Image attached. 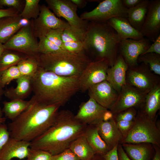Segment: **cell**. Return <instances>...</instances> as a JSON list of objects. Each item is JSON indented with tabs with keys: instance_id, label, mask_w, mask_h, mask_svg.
Wrapping results in <instances>:
<instances>
[{
	"instance_id": "obj_16",
	"label": "cell",
	"mask_w": 160,
	"mask_h": 160,
	"mask_svg": "<svg viewBox=\"0 0 160 160\" xmlns=\"http://www.w3.org/2000/svg\"><path fill=\"white\" fill-rule=\"evenodd\" d=\"M89 98L107 109L115 102L119 93L106 80L90 87L88 89Z\"/></svg>"
},
{
	"instance_id": "obj_20",
	"label": "cell",
	"mask_w": 160,
	"mask_h": 160,
	"mask_svg": "<svg viewBox=\"0 0 160 160\" xmlns=\"http://www.w3.org/2000/svg\"><path fill=\"white\" fill-rule=\"evenodd\" d=\"M30 142L11 137L0 151V160H11L14 158L22 159L27 157Z\"/></svg>"
},
{
	"instance_id": "obj_15",
	"label": "cell",
	"mask_w": 160,
	"mask_h": 160,
	"mask_svg": "<svg viewBox=\"0 0 160 160\" xmlns=\"http://www.w3.org/2000/svg\"><path fill=\"white\" fill-rule=\"evenodd\" d=\"M107 110L89 98L87 101L81 104L75 117L87 125H96L103 121L104 113Z\"/></svg>"
},
{
	"instance_id": "obj_40",
	"label": "cell",
	"mask_w": 160,
	"mask_h": 160,
	"mask_svg": "<svg viewBox=\"0 0 160 160\" xmlns=\"http://www.w3.org/2000/svg\"><path fill=\"white\" fill-rule=\"evenodd\" d=\"M50 160H80L68 148L61 152L52 155Z\"/></svg>"
},
{
	"instance_id": "obj_49",
	"label": "cell",
	"mask_w": 160,
	"mask_h": 160,
	"mask_svg": "<svg viewBox=\"0 0 160 160\" xmlns=\"http://www.w3.org/2000/svg\"><path fill=\"white\" fill-rule=\"evenodd\" d=\"M71 1L77 7L79 8H83L86 5L87 1L84 0H71Z\"/></svg>"
},
{
	"instance_id": "obj_26",
	"label": "cell",
	"mask_w": 160,
	"mask_h": 160,
	"mask_svg": "<svg viewBox=\"0 0 160 160\" xmlns=\"http://www.w3.org/2000/svg\"><path fill=\"white\" fill-rule=\"evenodd\" d=\"M69 148L80 160H92L96 154L87 142L84 133L71 142Z\"/></svg>"
},
{
	"instance_id": "obj_17",
	"label": "cell",
	"mask_w": 160,
	"mask_h": 160,
	"mask_svg": "<svg viewBox=\"0 0 160 160\" xmlns=\"http://www.w3.org/2000/svg\"><path fill=\"white\" fill-rule=\"evenodd\" d=\"M33 23L34 30L41 31L49 29H65L70 27L68 23L57 17L45 4L40 6L38 17Z\"/></svg>"
},
{
	"instance_id": "obj_22",
	"label": "cell",
	"mask_w": 160,
	"mask_h": 160,
	"mask_svg": "<svg viewBox=\"0 0 160 160\" xmlns=\"http://www.w3.org/2000/svg\"><path fill=\"white\" fill-rule=\"evenodd\" d=\"M28 20L17 16L0 19V42L4 44L22 27L29 23Z\"/></svg>"
},
{
	"instance_id": "obj_34",
	"label": "cell",
	"mask_w": 160,
	"mask_h": 160,
	"mask_svg": "<svg viewBox=\"0 0 160 160\" xmlns=\"http://www.w3.org/2000/svg\"><path fill=\"white\" fill-rule=\"evenodd\" d=\"M35 36L38 37L39 40L38 42L39 54H49L63 50L49 40L45 36L38 35Z\"/></svg>"
},
{
	"instance_id": "obj_33",
	"label": "cell",
	"mask_w": 160,
	"mask_h": 160,
	"mask_svg": "<svg viewBox=\"0 0 160 160\" xmlns=\"http://www.w3.org/2000/svg\"><path fill=\"white\" fill-rule=\"evenodd\" d=\"M39 0H25L24 8L19 15L22 18L29 20L36 19L40 12Z\"/></svg>"
},
{
	"instance_id": "obj_3",
	"label": "cell",
	"mask_w": 160,
	"mask_h": 160,
	"mask_svg": "<svg viewBox=\"0 0 160 160\" xmlns=\"http://www.w3.org/2000/svg\"><path fill=\"white\" fill-rule=\"evenodd\" d=\"M30 105L9 124L11 137L31 142L40 136L53 124L60 106L46 105L38 103L34 96Z\"/></svg>"
},
{
	"instance_id": "obj_6",
	"label": "cell",
	"mask_w": 160,
	"mask_h": 160,
	"mask_svg": "<svg viewBox=\"0 0 160 160\" xmlns=\"http://www.w3.org/2000/svg\"><path fill=\"white\" fill-rule=\"evenodd\" d=\"M149 143L160 147V130L156 123L138 110L133 124L119 144Z\"/></svg>"
},
{
	"instance_id": "obj_30",
	"label": "cell",
	"mask_w": 160,
	"mask_h": 160,
	"mask_svg": "<svg viewBox=\"0 0 160 160\" xmlns=\"http://www.w3.org/2000/svg\"><path fill=\"white\" fill-rule=\"evenodd\" d=\"M28 56L17 52L6 49L0 57V74L8 68L16 65Z\"/></svg>"
},
{
	"instance_id": "obj_38",
	"label": "cell",
	"mask_w": 160,
	"mask_h": 160,
	"mask_svg": "<svg viewBox=\"0 0 160 160\" xmlns=\"http://www.w3.org/2000/svg\"><path fill=\"white\" fill-rule=\"evenodd\" d=\"M137 111V109L136 108H129L113 115V118L116 122L121 120L134 121Z\"/></svg>"
},
{
	"instance_id": "obj_31",
	"label": "cell",
	"mask_w": 160,
	"mask_h": 160,
	"mask_svg": "<svg viewBox=\"0 0 160 160\" xmlns=\"http://www.w3.org/2000/svg\"><path fill=\"white\" fill-rule=\"evenodd\" d=\"M22 76L32 77L39 68L38 60L36 56H28L21 60L17 65Z\"/></svg>"
},
{
	"instance_id": "obj_11",
	"label": "cell",
	"mask_w": 160,
	"mask_h": 160,
	"mask_svg": "<svg viewBox=\"0 0 160 160\" xmlns=\"http://www.w3.org/2000/svg\"><path fill=\"white\" fill-rule=\"evenodd\" d=\"M147 94L126 83L121 88L117 100L109 110L114 115L132 107L141 109Z\"/></svg>"
},
{
	"instance_id": "obj_25",
	"label": "cell",
	"mask_w": 160,
	"mask_h": 160,
	"mask_svg": "<svg viewBox=\"0 0 160 160\" xmlns=\"http://www.w3.org/2000/svg\"><path fill=\"white\" fill-rule=\"evenodd\" d=\"M160 108V84L147 94L140 109L149 118L156 120V113Z\"/></svg>"
},
{
	"instance_id": "obj_42",
	"label": "cell",
	"mask_w": 160,
	"mask_h": 160,
	"mask_svg": "<svg viewBox=\"0 0 160 160\" xmlns=\"http://www.w3.org/2000/svg\"><path fill=\"white\" fill-rule=\"evenodd\" d=\"M116 122L117 127L123 138L130 130L133 124L134 121L121 120Z\"/></svg>"
},
{
	"instance_id": "obj_44",
	"label": "cell",
	"mask_w": 160,
	"mask_h": 160,
	"mask_svg": "<svg viewBox=\"0 0 160 160\" xmlns=\"http://www.w3.org/2000/svg\"><path fill=\"white\" fill-rule=\"evenodd\" d=\"M19 14V11L13 8L0 9V19L5 17L17 16Z\"/></svg>"
},
{
	"instance_id": "obj_28",
	"label": "cell",
	"mask_w": 160,
	"mask_h": 160,
	"mask_svg": "<svg viewBox=\"0 0 160 160\" xmlns=\"http://www.w3.org/2000/svg\"><path fill=\"white\" fill-rule=\"evenodd\" d=\"M150 1L142 0L135 7L128 9L127 19L135 29L140 31L148 12Z\"/></svg>"
},
{
	"instance_id": "obj_54",
	"label": "cell",
	"mask_w": 160,
	"mask_h": 160,
	"mask_svg": "<svg viewBox=\"0 0 160 160\" xmlns=\"http://www.w3.org/2000/svg\"><path fill=\"white\" fill-rule=\"evenodd\" d=\"M92 160H104L102 156L96 154Z\"/></svg>"
},
{
	"instance_id": "obj_4",
	"label": "cell",
	"mask_w": 160,
	"mask_h": 160,
	"mask_svg": "<svg viewBox=\"0 0 160 160\" xmlns=\"http://www.w3.org/2000/svg\"><path fill=\"white\" fill-rule=\"evenodd\" d=\"M122 40L106 21L89 22L83 41L84 52L93 57L92 61L104 59L111 67L115 63Z\"/></svg>"
},
{
	"instance_id": "obj_56",
	"label": "cell",
	"mask_w": 160,
	"mask_h": 160,
	"mask_svg": "<svg viewBox=\"0 0 160 160\" xmlns=\"http://www.w3.org/2000/svg\"></svg>"
},
{
	"instance_id": "obj_52",
	"label": "cell",
	"mask_w": 160,
	"mask_h": 160,
	"mask_svg": "<svg viewBox=\"0 0 160 160\" xmlns=\"http://www.w3.org/2000/svg\"><path fill=\"white\" fill-rule=\"evenodd\" d=\"M3 113L0 107V124L4 123L6 121V118L3 116Z\"/></svg>"
},
{
	"instance_id": "obj_12",
	"label": "cell",
	"mask_w": 160,
	"mask_h": 160,
	"mask_svg": "<svg viewBox=\"0 0 160 160\" xmlns=\"http://www.w3.org/2000/svg\"><path fill=\"white\" fill-rule=\"evenodd\" d=\"M110 67L108 62L104 59L91 62L79 76L80 90L85 92L91 86L105 80Z\"/></svg>"
},
{
	"instance_id": "obj_23",
	"label": "cell",
	"mask_w": 160,
	"mask_h": 160,
	"mask_svg": "<svg viewBox=\"0 0 160 160\" xmlns=\"http://www.w3.org/2000/svg\"><path fill=\"white\" fill-rule=\"evenodd\" d=\"M121 144L131 160H152L154 154L153 145L150 143H125Z\"/></svg>"
},
{
	"instance_id": "obj_36",
	"label": "cell",
	"mask_w": 160,
	"mask_h": 160,
	"mask_svg": "<svg viewBox=\"0 0 160 160\" xmlns=\"http://www.w3.org/2000/svg\"><path fill=\"white\" fill-rule=\"evenodd\" d=\"M22 76L17 65L8 68L0 74V78L4 87Z\"/></svg>"
},
{
	"instance_id": "obj_48",
	"label": "cell",
	"mask_w": 160,
	"mask_h": 160,
	"mask_svg": "<svg viewBox=\"0 0 160 160\" xmlns=\"http://www.w3.org/2000/svg\"><path fill=\"white\" fill-rule=\"evenodd\" d=\"M124 6L127 9L133 8L140 3L142 0H122Z\"/></svg>"
},
{
	"instance_id": "obj_18",
	"label": "cell",
	"mask_w": 160,
	"mask_h": 160,
	"mask_svg": "<svg viewBox=\"0 0 160 160\" xmlns=\"http://www.w3.org/2000/svg\"><path fill=\"white\" fill-rule=\"evenodd\" d=\"M128 66L122 55L118 54L113 65L107 72L106 80L119 94L122 87L126 84V76Z\"/></svg>"
},
{
	"instance_id": "obj_37",
	"label": "cell",
	"mask_w": 160,
	"mask_h": 160,
	"mask_svg": "<svg viewBox=\"0 0 160 160\" xmlns=\"http://www.w3.org/2000/svg\"><path fill=\"white\" fill-rule=\"evenodd\" d=\"M85 33H79L70 27L64 29L62 32L63 43L65 42H83Z\"/></svg>"
},
{
	"instance_id": "obj_1",
	"label": "cell",
	"mask_w": 160,
	"mask_h": 160,
	"mask_svg": "<svg viewBox=\"0 0 160 160\" xmlns=\"http://www.w3.org/2000/svg\"><path fill=\"white\" fill-rule=\"evenodd\" d=\"M87 125L76 120L70 111H59L52 125L30 142V148L46 151L52 155L68 148L71 142L83 134Z\"/></svg>"
},
{
	"instance_id": "obj_5",
	"label": "cell",
	"mask_w": 160,
	"mask_h": 160,
	"mask_svg": "<svg viewBox=\"0 0 160 160\" xmlns=\"http://www.w3.org/2000/svg\"><path fill=\"white\" fill-rule=\"evenodd\" d=\"M39 67L59 76H80L91 61L84 52L73 54L64 51L36 56Z\"/></svg>"
},
{
	"instance_id": "obj_27",
	"label": "cell",
	"mask_w": 160,
	"mask_h": 160,
	"mask_svg": "<svg viewBox=\"0 0 160 160\" xmlns=\"http://www.w3.org/2000/svg\"><path fill=\"white\" fill-rule=\"evenodd\" d=\"M84 134L96 154L102 156L110 150L100 137L96 125H87Z\"/></svg>"
},
{
	"instance_id": "obj_7",
	"label": "cell",
	"mask_w": 160,
	"mask_h": 160,
	"mask_svg": "<svg viewBox=\"0 0 160 160\" xmlns=\"http://www.w3.org/2000/svg\"><path fill=\"white\" fill-rule=\"evenodd\" d=\"M36 37L33 23L29 22L3 44L5 49L36 56L39 54L38 42Z\"/></svg>"
},
{
	"instance_id": "obj_43",
	"label": "cell",
	"mask_w": 160,
	"mask_h": 160,
	"mask_svg": "<svg viewBox=\"0 0 160 160\" xmlns=\"http://www.w3.org/2000/svg\"><path fill=\"white\" fill-rule=\"evenodd\" d=\"M21 2L19 0H0V4L15 9L19 11L21 6Z\"/></svg>"
},
{
	"instance_id": "obj_10",
	"label": "cell",
	"mask_w": 160,
	"mask_h": 160,
	"mask_svg": "<svg viewBox=\"0 0 160 160\" xmlns=\"http://www.w3.org/2000/svg\"><path fill=\"white\" fill-rule=\"evenodd\" d=\"M159 76L151 71L147 65L141 63L135 67L128 68L126 83L147 94L160 84Z\"/></svg>"
},
{
	"instance_id": "obj_45",
	"label": "cell",
	"mask_w": 160,
	"mask_h": 160,
	"mask_svg": "<svg viewBox=\"0 0 160 160\" xmlns=\"http://www.w3.org/2000/svg\"><path fill=\"white\" fill-rule=\"evenodd\" d=\"M117 145L104 155L102 156L104 160H119L118 146Z\"/></svg>"
},
{
	"instance_id": "obj_9",
	"label": "cell",
	"mask_w": 160,
	"mask_h": 160,
	"mask_svg": "<svg viewBox=\"0 0 160 160\" xmlns=\"http://www.w3.org/2000/svg\"><path fill=\"white\" fill-rule=\"evenodd\" d=\"M47 7L57 17H63L70 27L79 33H85L89 22L82 20L77 13V7L71 0H46Z\"/></svg>"
},
{
	"instance_id": "obj_19",
	"label": "cell",
	"mask_w": 160,
	"mask_h": 160,
	"mask_svg": "<svg viewBox=\"0 0 160 160\" xmlns=\"http://www.w3.org/2000/svg\"><path fill=\"white\" fill-rule=\"evenodd\" d=\"M96 126L100 137L110 150L122 140L123 136L113 117L109 121H102Z\"/></svg>"
},
{
	"instance_id": "obj_32",
	"label": "cell",
	"mask_w": 160,
	"mask_h": 160,
	"mask_svg": "<svg viewBox=\"0 0 160 160\" xmlns=\"http://www.w3.org/2000/svg\"><path fill=\"white\" fill-rule=\"evenodd\" d=\"M140 63L147 65L151 71L160 75V54L153 52L142 54L138 59V63Z\"/></svg>"
},
{
	"instance_id": "obj_35",
	"label": "cell",
	"mask_w": 160,
	"mask_h": 160,
	"mask_svg": "<svg viewBox=\"0 0 160 160\" xmlns=\"http://www.w3.org/2000/svg\"><path fill=\"white\" fill-rule=\"evenodd\" d=\"M63 29H49L41 31H34L35 36H45L49 40L62 49V35Z\"/></svg>"
},
{
	"instance_id": "obj_51",
	"label": "cell",
	"mask_w": 160,
	"mask_h": 160,
	"mask_svg": "<svg viewBox=\"0 0 160 160\" xmlns=\"http://www.w3.org/2000/svg\"><path fill=\"white\" fill-rule=\"evenodd\" d=\"M113 117V114L109 110H107L105 113L104 117V121H107L109 120Z\"/></svg>"
},
{
	"instance_id": "obj_53",
	"label": "cell",
	"mask_w": 160,
	"mask_h": 160,
	"mask_svg": "<svg viewBox=\"0 0 160 160\" xmlns=\"http://www.w3.org/2000/svg\"><path fill=\"white\" fill-rule=\"evenodd\" d=\"M4 87L0 78V98L4 95V90L3 88Z\"/></svg>"
},
{
	"instance_id": "obj_14",
	"label": "cell",
	"mask_w": 160,
	"mask_h": 160,
	"mask_svg": "<svg viewBox=\"0 0 160 160\" xmlns=\"http://www.w3.org/2000/svg\"><path fill=\"white\" fill-rule=\"evenodd\" d=\"M143 37L154 42L160 35V0L150 1L148 10L140 31Z\"/></svg>"
},
{
	"instance_id": "obj_2",
	"label": "cell",
	"mask_w": 160,
	"mask_h": 160,
	"mask_svg": "<svg viewBox=\"0 0 160 160\" xmlns=\"http://www.w3.org/2000/svg\"><path fill=\"white\" fill-rule=\"evenodd\" d=\"M79 76H61L39 67L31 77L33 96L43 105L63 106L80 90Z\"/></svg>"
},
{
	"instance_id": "obj_47",
	"label": "cell",
	"mask_w": 160,
	"mask_h": 160,
	"mask_svg": "<svg viewBox=\"0 0 160 160\" xmlns=\"http://www.w3.org/2000/svg\"><path fill=\"white\" fill-rule=\"evenodd\" d=\"M118 153L119 160H131L127 154L121 144H119L118 146Z\"/></svg>"
},
{
	"instance_id": "obj_8",
	"label": "cell",
	"mask_w": 160,
	"mask_h": 160,
	"mask_svg": "<svg viewBox=\"0 0 160 160\" xmlns=\"http://www.w3.org/2000/svg\"><path fill=\"white\" fill-rule=\"evenodd\" d=\"M128 9L122 0H105L101 1L93 10L82 13L80 17L88 22H106L113 17H127Z\"/></svg>"
},
{
	"instance_id": "obj_46",
	"label": "cell",
	"mask_w": 160,
	"mask_h": 160,
	"mask_svg": "<svg viewBox=\"0 0 160 160\" xmlns=\"http://www.w3.org/2000/svg\"><path fill=\"white\" fill-rule=\"evenodd\" d=\"M151 52L160 54V35L154 41L153 44H151L148 49L143 54Z\"/></svg>"
},
{
	"instance_id": "obj_24",
	"label": "cell",
	"mask_w": 160,
	"mask_h": 160,
	"mask_svg": "<svg viewBox=\"0 0 160 160\" xmlns=\"http://www.w3.org/2000/svg\"><path fill=\"white\" fill-rule=\"evenodd\" d=\"M31 77L29 76H21L16 80V87L6 88L4 91V95L10 100H24L32 91Z\"/></svg>"
},
{
	"instance_id": "obj_41",
	"label": "cell",
	"mask_w": 160,
	"mask_h": 160,
	"mask_svg": "<svg viewBox=\"0 0 160 160\" xmlns=\"http://www.w3.org/2000/svg\"><path fill=\"white\" fill-rule=\"evenodd\" d=\"M11 138L8 127L4 123L0 124V151Z\"/></svg>"
},
{
	"instance_id": "obj_39",
	"label": "cell",
	"mask_w": 160,
	"mask_h": 160,
	"mask_svg": "<svg viewBox=\"0 0 160 160\" xmlns=\"http://www.w3.org/2000/svg\"><path fill=\"white\" fill-rule=\"evenodd\" d=\"M52 156L46 151L30 148L26 160H50Z\"/></svg>"
},
{
	"instance_id": "obj_29",
	"label": "cell",
	"mask_w": 160,
	"mask_h": 160,
	"mask_svg": "<svg viewBox=\"0 0 160 160\" xmlns=\"http://www.w3.org/2000/svg\"><path fill=\"white\" fill-rule=\"evenodd\" d=\"M32 101V97L29 100L15 99L9 101H4L3 102L2 112L6 118L12 121L28 109Z\"/></svg>"
},
{
	"instance_id": "obj_13",
	"label": "cell",
	"mask_w": 160,
	"mask_h": 160,
	"mask_svg": "<svg viewBox=\"0 0 160 160\" xmlns=\"http://www.w3.org/2000/svg\"><path fill=\"white\" fill-rule=\"evenodd\" d=\"M151 45L150 41L145 37L138 40L123 39L120 43L118 52L122 56L128 68H133L139 65V57L148 49Z\"/></svg>"
},
{
	"instance_id": "obj_55",
	"label": "cell",
	"mask_w": 160,
	"mask_h": 160,
	"mask_svg": "<svg viewBox=\"0 0 160 160\" xmlns=\"http://www.w3.org/2000/svg\"><path fill=\"white\" fill-rule=\"evenodd\" d=\"M5 50L3 44L0 42V57Z\"/></svg>"
},
{
	"instance_id": "obj_21",
	"label": "cell",
	"mask_w": 160,
	"mask_h": 160,
	"mask_svg": "<svg viewBox=\"0 0 160 160\" xmlns=\"http://www.w3.org/2000/svg\"><path fill=\"white\" fill-rule=\"evenodd\" d=\"M106 22L122 40L131 39L138 40L144 38L140 31L131 25L127 17H113Z\"/></svg>"
},
{
	"instance_id": "obj_50",
	"label": "cell",
	"mask_w": 160,
	"mask_h": 160,
	"mask_svg": "<svg viewBox=\"0 0 160 160\" xmlns=\"http://www.w3.org/2000/svg\"><path fill=\"white\" fill-rule=\"evenodd\" d=\"M155 150V153L152 160H160V147L153 145Z\"/></svg>"
}]
</instances>
